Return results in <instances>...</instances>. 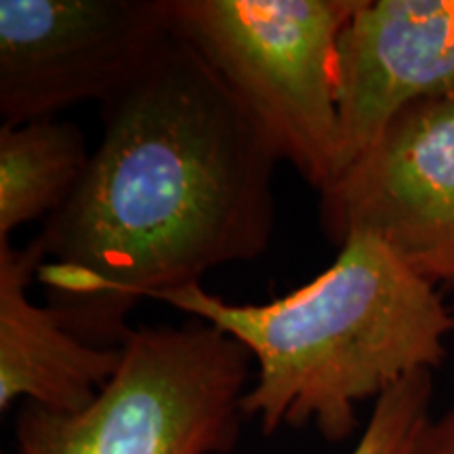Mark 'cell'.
<instances>
[{"mask_svg":"<svg viewBox=\"0 0 454 454\" xmlns=\"http://www.w3.org/2000/svg\"><path fill=\"white\" fill-rule=\"evenodd\" d=\"M333 244L379 236L408 268L454 294V89L414 101L320 194Z\"/></svg>","mask_w":454,"mask_h":454,"instance_id":"6","label":"cell"},{"mask_svg":"<svg viewBox=\"0 0 454 454\" xmlns=\"http://www.w3.org/2000/svg\"><path fill=\"white\" fill-rule=\"evenodd\" d=\"M43 251L36 240L17 248L0 242V411L15 402L51 412L87 408L116 374L122 348H95L61 326L51 308L36 305Z\"/></svg>","mask_w":454,"mask_h":454,"instance_id":"8","label":"cell"},{"mask_svg":"<svg viewBox=\"0 0 454 454\" xmlns=\"http://www.w3.org/2000/svg\"><path fill=\"white\" fill-rule=\"evenodd\" d=\"M101 118L82 181L34 238L36 280L61 326L95 348H121L144 299L268 251L280 160L175 32L137 81L101 104Z\"/></svg>","mask_w":454,"mask_h":454,"instance_id":"1","label":"cell"},{"mask_svg":"<svg viewBox=\"0 0 454 454\" xmlns=\"http://www.w3.org/2000/svg\"><path fill=\"white\" fill-rule=\"evenodd\" d=\"M360 3L170 0L173 32L317 194L340 173L339 41Z\"/></svg>","mask_w":454,"mask_h":454,"instance_id":"4","label":"cell"},{"mask_svg":"<svg viewBox=\"0 0 454 454\" xmlns=\"http://www.w3.org/2000/svg\"><path fill=\"white\" fill-rule=\"evenodd\" d=\"M90 154L78 124L43 118L0 127V242L70 200Z\"/></svg>","mask_w":454,"mask_h":454,"instance_id":"9","label":"cell"},{"mask_svg":"<svg viewBox=\"0 0 454 454\" xmlns=\"http://www.w3.org/2000/svg\"><path fill=\"white\" fill-rule=\"evenodd\" d=\"M450 89L454 0H362L339 41V177L404 107Z\"/></svg>","mask_w":454,"mask_h":454,"instance_id":"7","label":"cell"},{"mask_svg":"<svg viewBox=\"0 0 454 454\" xmlns=\"http://www.w3.org/2000/svg\"><path fill=\"white\" fill-rule=\"evenodd\" d=\"M434 387V372L421 371L383 394L349 454H421L435 419Z\"/></svg>","mask_w":454,"mask_h":454,"instance_id":"10","label":"cell"},{"mask_svg":"<svg viewBox=\"0 0 454 454\" xmlns=\"http://www.w3.org/2000/svg\"><path fill=\"white\" fill-rule=\"evenodd\" d=\"M421 454H454V404L431 421Z\"/></svg>","mask_w":454,"mask_h":454,"instance_id":"11","label":"cell"},{"mask_svg":"<svg viewBox=\"0 0 454 454\" xmlns=\"http://www.w3.org/2000/svg\"><path fill=\"white\" fill-rule=\"evenodd\" d=\"M158 301L236 339L257 362L244 419L265 435L314 427L343 442L362 402L444 364L454 311L440 288L368 231L339 244L331 268L270 303H230L202 284Z\"/></svg>","mask_w":454,"mask_h":454,"instance_id":"2","label":"cell"},{"mask_svg":"<svg viewBox=\"0 0 454 454\" xmlns=\"http://www.w3.org/2000/svg\"><path fill=\"white\" fill-rule=\"evenodd\" d=\"M87 408L24 404L17 454H227L240 438L251 354L204 320L137 326Z\"/></svg>","mask_w":454,"mask_h":454,"instance_id":"3","label":"cell"},{"mask_svg":"<svg viewBox=\"0 0 454 454\" xmlns=\"http://www.w3.org/2000/svg\"><path fill=\"white\" fill-rule=\"evenodd\" d=\"M170 34V0H0L3 127L106 104Z\"/></svg>","mask_w":454,"mask_h":454,"instance_id":"5","label":"cell"}]
</instances>
